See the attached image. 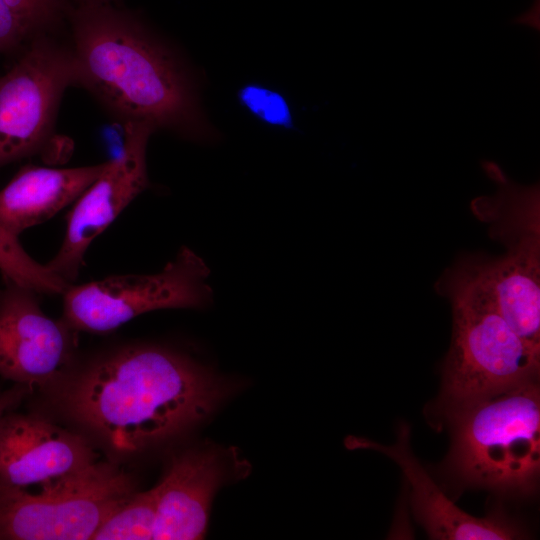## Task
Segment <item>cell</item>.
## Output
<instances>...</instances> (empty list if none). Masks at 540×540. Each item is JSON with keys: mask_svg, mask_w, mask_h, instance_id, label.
I'll return each instance as SVG.
<instances>
[{"mask_svg": "<svg viewBox=\"0 0 540 540\" xmlns=\"http://www.w3.org/2000/svg\"><path fill=\"white\" fill-rule=\"evenodd\" d=\"M57 400L111 450L130 454L172 439L221 401L220 381L190 356L147 343L103 352L73 372Z\"/></svg>", "mask_w": 540, "mask_h": 540, "instance_id": "obj_1", "label": "cell"}, {"mask_svg": "<svg viewBox=\"0 0 540 540\" xmlns=\"http://www.w3.org/2000/svg\"><path fill=\"white\" fill-rule=\"evenodd\" d=\"M68 49L73 84L123 124L144 123L197 142L215 139L191 69L139 20L106 6H86L74 19Z\"/></svg>", "mask_w": 540, "mask_h": 540, "instance_id": "obj_2", "label": "cell"}, {"mask_svg": "<svg viewBox=\"0 0 540 540\" xmlns=\"http://www.w3.org/2000/svg\"><path fill=\"white\" fill-rule=\"evenodd\" d=\"M444 421L451 434L444 475L460 488L529 497L540 472V391L529 381L469 403Z\"/></svg>", "mask_w": 540, "mask_h": 540, "instance_id": "obj_3", "label": "cell"}, {"mask_svg": "<svg viewBox=\"0 0 540 540\" xmlns=\"http://www.w3.org/2000/svg\"><path fill=\"white\" fill-rule=\"evenodd\" d=\"M449 298L453 335L434 403L435 418L514 386L538 379L540 348L521 338L488 296L454 264L436 283Z\"/></svg>", "mask_w": 540, "mask_h": 540, "instance_id": "obj_4", "label": "cell"}, {"mask_svg": "<svg viewBox=\"0 0 540 540\" xmlns=\"http://www.w3.org/2000/svg\"><path fill=\"white\" fill-rule=\"evenodd\" d=\"M471 209L505 245L504 255L463 257L456 264L488 296L510 327L540 348V191L509 180Z\"/></svg>", "mask_w": 540, "mask_h": 540, "instance_id": "obj_5", "label": "cell"}, {"mask_svg": "<svg viewBox=\"0 0 540 540\" xmlns=\"http://www.w3.org/2000/svg\"><path fill=\"white\" fill-rule=\"evenodd\" d=\"M134 493L130 475L102 461L37 493L0 484V539H92L103 521Z\"/></svg>", "mask_w": 540, "mask_h": 540, "instance_id": "obj_6", "label": "cell"}, {"mask_svg": "<svg viewBox=\"0 0 540 540\" xmlns=\"http://www.w3.org/2000/svg\"><path fill=\"white\" fill-rule=\"evenodd\" d=\"M209 268L188 247L158 273L114 275L76 285L62 294L64 321L75 331L107 333L161 309H200L212 302Z\"/></svg>", "mask_w": 540, "mask_h": 540, "instance_id": "obj_7", "label": "cell"}, {"mask_svg": "<svg viewBox=\"0 0 540 540\" xmlns=\"http://www.w3.org/2000/svg\"><path fill=\"white\" fill-rule=\"evenodd\" d=\"M71 84L69 49L45 38L35 40L0 76V168L43 150Z\"/></svg>", "mask_w": 540, "mask_h": 540, "instance_id": "obj_8", "label": "cell"}, {"mask_svg": "<svg viewBox=\"0 0 540 540\" xmlns=\"http://www.w3.org/2000/svg\"><path fill=\"white\" fill-rule=\"evenodd\" d=\"M121 154L108 161L104 172L75 201L61 246L46 266L68 284H74L87 249L118 215L149 185L146 149L154 128L124 123Z\"/></svg>", "mask_w": 540, "mask_h": 540, "instance_id": "obj_9", "label": "cell"}, {"mask_svg": "<svg viewBox=\"0 0 540 540\" xmlns=\"http://www.w3.org/2000/svg\"><path fill=\"white\" fill-rule=\"evenodd\" d=\"M4 283L0 288V376L26 386L51 382L72 363L77 331L63 318L46 315L37 292Z\"/></svg>", "mask_w": 540, "mask_h": 540, "instance_id": "obj_10", "label": "cell"}, {"mask_svg": "<svg viewBox=\"0 0 540 540\" xmlns=\"http://www.w3.org/2000/svg\"><path fill=\"white\" fill-rule=\"evenodd\" d=\"M99 461L81 435L32 414L0 418V484L40 488L77 474Z\"/></svg>", "mask_w": 540, "mask_h": 540, "instance_id": "obj_11", "label": "cell"}, {"mask_svg": "<svg viewBox=\"0 0 540 540\" xmlns=\"http://www.w3.org/2000/svg\"><path fill=\"white\" fill-rule=\"evenodd\" d=\"M409 436V426L402 423L397 431V441L393 445H382L366 439H353L351 446L377 450L399 465L410 486L414 517L430 538L505 540L521 536L519 527L502 513H492L487 517L477 518L457 507L434 483L414 456L410 448Z\"/></svg>", "mask_w": 540, "mask_h": 540, "instance_id": "obj_12", "label": "cell"}, {"mask_svg": "<svg viewBox=\"0 0 540 540\" xmlns=\"http://www.w3.org/2000/svg\"><path fill=\"white\" fill-rule=\"evenodd\" d=\"M213 451L189 450L175 456L154 487L156 521L153 539L195 540L205 535L210 505L222 482Z\"/></svg>", "mask_w": 540, "mask_h": 540, "instance_id": "obj_13", "label": "cell"}, {"mask_svg": "<svg viewBox=\"0 0 540 540\" xmlns=\"http://www.w3.org/2000/svg\"><path fill=\"white\" fill-rule=\"evenodd\" d=\"M108 161L74 168L26 166L0 190V220L19 236L76 201Z\"/></svg>", "mask_w": 540, "mask_h": 540, "instance_id": "obj_14", "label": "cell"}, {"mask_svg": "<svg viewBox=\"0 0 540 540\" xmlns=\"http://www.w3.org/2000/svg\"><path fill=\"white\" fill-rule=\"evenodd\" d=\"M19 236L0 220V272L4 281L32 289L39 295H61L69 285L46 264L34 260L23 248Z\"/></svg>", "mask_w": 540, "mask_h": 540, "instance_id": "obj_15", "label": "cell"}, {"mask_svg": "<svg viewBox=\"0 0 540 540\" xmlns=\"http://www.w3.org/2000/svg\"><path fill=\"white\" fill-rule=\"evenodd\" d=\"M155 521L156 494L154 488L145 492H135L103 521L92 539H153Z\"/></svg>", "mask_w": 540, "mask_h": 540, "instance_id": "obj_16", "label": "cell"}, {"mask_svg": "<svg viewBox=\"0 0 540 540\" xmlns=\"http://www.w3.org/2000/svg\"><path fill=\"white\" fill-rule=\"evenodd\" d=\"M238 97L243 106L264 123L293 128L292 113L280 93L257 84H248L239 90Z\"/></svg>", "mask_w": 540, "mask_h": 540, "instance_id": "obj_17", "label": "cell"}, {"mask_svg": "<svg viewBox=\"0 0 540 540\" xmlns=\"http://www.w3.org/2000/svg\"><path fill=\"white\" fill-rule=\"evenodd\" d=\"M28 34L46 25L54 16L58 0H5Z\"/></svg>", "mask_w": 540, "mask_h": 540, "instance_id": "obj_18", "label": "cell"}, {"mask_svg": "<svg viewBox=\"0 0 540 540\" xmlns=\"http://www.w3.org/2000/svg\"><path fill=\"white\" fill-rule=\"evenodd\" d=\"M27 35L5 0H0V51L18 44Z\"/></svg>", "mask_w": 540, "mask_h": 540, "instance_id": "obj_19", "label": "cell"}, {"mask_svg": "<svg viewBox=\"0 0 540 540\" xmlns=\"http://www.w3.org/2000/svg\"><path fill=\"white\" fill-rule=\"evenodd\" d=\"M482 169L487 177L495 184L502 181L507 177V174L502 167L495 161L484 160L481 163Z\"/></svg>", "mask_w": 540, "mask_h": 540, "instance_id": "obj_20", "label": "cell"}, {"mask_svg": "<svg viewBox=\"0 0 540 540\" xmlns=\"http://www.w3.org/2000/svg\"><path fill=\"white\" fill-rule=\"evenodd\" d=\"M18 393H7L0 396V418L8 407L17 399Z\"/></svg>", "mask_w": 540, "mask_h": 540, "instance_id": "obj_21", "label": "cell"}]
</instances>
